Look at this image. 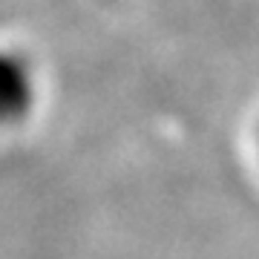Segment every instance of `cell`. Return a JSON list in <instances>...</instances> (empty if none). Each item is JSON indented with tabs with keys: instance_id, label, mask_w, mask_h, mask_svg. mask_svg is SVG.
Returning a JSON list of instances; mask_svg holds the SVG:
<instances>
[{
	"instance_id": "6da1fadb",
	"label": "cell",
	"mask_w": 259,
	"mask_h": 259,
	"mask_svg": "<svg viewBox=\"0 0 259 259\" xmlns=\"http://www.w3.org/2000/svg\"><path fill=\"white\" fill-rule=\"evenodd\" d=\"M40 81L32 58L20 49L0 47V130L20 127L32 118Z\"/></svg>"
}]
</instances>
